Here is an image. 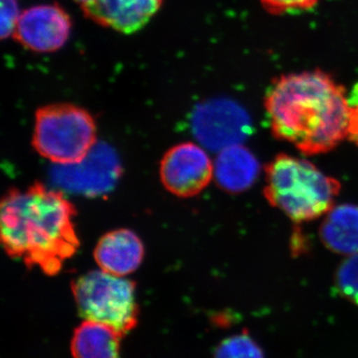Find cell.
<instances>
[{"label": "cell", "instance_id": "cell-1", "mask_svg": "<svg viewBox=\"0 0 358 358\" xmlns=\"http://www.w3.org/2000/svg\"><path fill=\"white\" fill-rule=\"evenodd\" d=\"M265 108L275 138L303 155L331 152L350 138L355 103L322 71L280 78L268 89Z\"/></svg>", "mask_w": 358, "mask_h": 358}, {"label": "cell", "instance_id": "cell-2", "mask_svg": "<svg viewBox=\"0 0 358 358\" xmlns=\"http://www.w3.org/2000/svg\"><path fill=\"white\" fill-rule=\"evenodd\" d=\"M75 216L74 205L62 192L42 183L25 190L13 188L0 206L2 246L28 268L56 275L80 247Z\"/></svg>", "mask_w": 358, "mask_h": 358}, {"label": "cell", "instance_id": "cell-3", "mask_svg": "<svg viewBox=\"0 0 358 358\" xmlns=\"http://www.w3.org/2000/svg\"><path fill=\"white\" fill-rule=\"evenodd\" d=\"M339 190L336 179L301 157L279 155L266 166V199L294 222L327 215Z\"/></svg>", "mask_w": 358, "mask_h": 358}, {"label": "cell", "instance_id": "cell-4", "mask_svg": "<svg viewBox=\"0 0 358 358\" xmlns=\"http://www.w3.org/2000/svg\"><path fill=\"white\" fill-rule=\"evenodd\" d=\"M96 141L95 120L83 108L60 103L36 110L33 148L56 166L81 162L95 147Z\"/></svg>", "mask_w": 358, "mask_h": 358}, {"label": "cell", "instance_id": "cell-5", "mask_svg": "<svg viewBox=\"0 0 358 358\" xmlns=\"http://www.w3.org/2000/svg\"><path fill=\"white\" fill-rule=\"evenodd\" d=\"M80 315L114 327L122 336L138 324L136 284L105 271H91L72 282Z\"/></svg>", "mask_w": 358, "mask_h": 358}, {"label": "cell", "instance_id": "cell-6", "mask_svg": "<svg viewBox=\"0 0 358 358\" xmlns=\"http://www.w3.org/2000/svg\"><path fill=\"white\" fill-rule=\"evenodd\" d=\"M192 131L204 148L220 152L231 145H242L252 134V122L241 106L219 99L197 107L192 117Z\"/></svg>", "mask_w": 358, "mask_h": 358}, {"label": "cell", "instance_id": "cell-7", "mask_svg": "<svg viewBox=\"0 0 358 358\" xmlns=\"http://www.w3.org/2000/svg\"><path fill=\"white\" fill-rule=\"evenodd\" d=\"M159 173L169 192L188 199L199 194L210 183L214 166L204 148L183 143L167 150L160 162Z\"/></svg>", "mask_w": 358, "mask_h": 358}, {"label": "cell", "instance_id": "cell-8", "mask_svg": "<svg viewBox=\"0 0 358 358\" xmlns=\"http://www.w3.org/2000/svg\"><path fill=\"white\" fill-rule=\"evenodd\" d=\"M121 176L117 155L107 145H95L78 164L57 166L52 178L66 189L96 196L113 189Z\"/></svg>", "mask_w": 358, "mask_h": 358}, {"label": "cell", "instance_id": "cell-9", "mask_svg": "<svg viewBox=\"0 0 358 358\" xmlns=\"http://www.w3.org/2000/svg\"><path fill=\"white\" fill-rule=\"evenodd\" d=\"M71 31L72 20L62 6L39 4L22 11L13 37L28 50L52 53L65 46Z\"/></svg>", "mask_w": 358, "mask_h": 358}, {"label": "cell", "instance_id": "cell-10", "mask_svg": "<svg viewBox=\"0 0 358 358\" xmlns=\"http://www.w3.org/2000/svg\"><path fill=\"white\" fill-rule=\"evenodd\" d=\"M164 0H94L82 6L96 24L122 34L141 31L159 13Z\"/></svg>", "mask_w": 358, "mask_h": 358}, {"label": "cell", "instance_id": "cell-11", "mask_svg": "<svg viewBox=\"0 0 358 358\" xmlns=\"http://www.w3.org/2000/svg\"><path fill=\"white\" fill-rule=\"evenodd\" d=\"M145 256V247L133 231L117 229L103 235L94 251L101 270L117 277H126L138 270Z\"/></svg>", "mask_w": 358, "mask_h": 358}, {"label": "cell", "instance_id": "cell-12", "mask_svg": "<svg viewBox=\"0 0 358 358\" xmlns=\"http://www.w3.org/2000/svg\"><path fill=\"white\" fill-rule=\"evenodd\" d=\"M255 155L242 145H231L219 152L214 164V178L221 189L231 193L246 192L260 174Z\"/></svg>", "mask_w": 358, "mask_h": 358}, {"label": "cell", "instance_id": "cell-13", "mask_svg": "<svg viewBox=\"0 0 358 358\" xmlns=\"http://www.w3.org/2000/svg\"><path fill=\"white\" fill-rule=\"evenodd\" d=\"M320 238L327 248L341 255L358 254V206L334 207L320 226Z\"/></svg>", "mask_w": 358, "mask_h": 358}, {"label": "cell", "instance_id": "cell-14", "mask_svg": "<svg viewBox=\"0 0 358 358\" xmlns=\"http://www.w3.org/2000/svg\"><path fill=\"white\" fill-rule=\"evenodd\" d=\"M122 334L114 327L86 320L75 329L71 350L74 358H120Z\"/></svg>", "mask_w": 358, "mask_h": 358}, {"label": "cell", "instance_id": "cell-15", "mask_svg": "<svg viewBox=\"0 0 358 358\" xmlns=\"http://www.w3.org/2000/svg\"><path fill=\"white\" fill-rule=\"evenodd\" d=\"M213 358H265L262 348L247 331L221 341Z\"/></svg>", "mask_w": 358, "mask_h": 358}, {"label": "cell", "instance_id": "cell-16", "mask_svg": "<svg viewBox=\"0 0 358 358\" xmlns=\"http://www.w3.org/2000/svg\"><path fill=\"white\" fill-rule=\"evenodd\" d=\"M336 285L343 298L358 306V254L350 256L338 268Z\"/></svg>", "mask_w": 358, "mask_h": 358}, {"label": "cell", "instance_id": "cell-17", "mask_svg": "<svg viewBox=\"0 0 358 358\" xmlns=\"http://www.w3.org/2000/svg\"><path fill=\"white\" fill-rule=\"evenodd\" d=\"M21 13L18 0H1V38L13 36Z\"/></svg>", "mask_w": 358, "mask_h": 358}, {"label": "cell", "instance_id": "cell-18", "mask_svg": "<svg viewBox=\"0 0 358 358\" xmlns=\"http://www.w3.org/2000/svg\"><path fill=\"white\" fill-rule=\"evenodd\" d=\"M263 6L273 14L308 10L317 4V0H261Z\"/></svg>", "mask_w": 358, "mask_h": 358}, {"label": "cell", "instance_id": "cell-19", "mask_svg": "<svg viewBox=\"0 0 358 358\" xmlns=\"http://www.w3.org/2000/svg\"><path fill=\"white\" fill-rule=\"evenodd\" d=\"M75 2H77L78 4H80V6H86V4L90 3V2L94 1V0H74Z\"/></svg>", "mask_w": 358, "mask_h": 358}]
</instances>
